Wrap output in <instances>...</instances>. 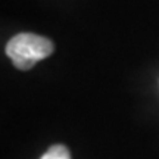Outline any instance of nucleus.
<instances>
[{
    "label": "nucleus",
    "mask_w": 159,
    "mask_h": 159,
    "mask_svg": "<svg viewBox=\"0 0 159 159\" xmlns=\"http://www.w3.org/2000/svg\"><path fill=\"white\" fill-rule=\"evenodd\" d=\"M5 50L15 68L28 71L34 68L37 62L50 56L55 50V46L43 35L19 33L9 40Z\"/></svg>",
    "instance_id": "1"
},
{
    "label": "nucleus",
    "mask_w": 159,
    "mask_h": 159,
    "mask_svg": "<svg viewBox=\"0 0 159 159\" xmlns=\"http://www.w3.org/2000/svg\"><path fill=\"white\" fill-rule=\"evenodd\" d=\"M40 159H71V155H69V150L66 149V146L55 144V146H50L47 149V152Z\"/></svg>",
    "instance_id": "2"
}]
</instances>
